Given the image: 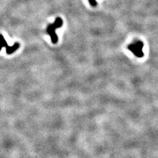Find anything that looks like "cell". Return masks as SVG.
Here are the masks:
<instances>
[{
	"instance_id": "4",
	"label": "cell",
	"mask_w": 158,
	"mask_h": 158,
	"mask_svg": "<svg viewBox=\"0 0 158 158\" xmlns=\"http://www.w3.org/2000/svg\"><path fill=\"white\" fill-rule=\"evenodd\" d=\"M8 46L7 42L4 39V36L2 35H0V51H1L3 47L6 48Z\"/></svg>"
},
{
	"instance_id": "2",
	"label": "cell",
	"mask_w": 158,
	"mask_h": 158,
	"mask_svg": "<svg viewBox=\"0 0 158 158\" xmlns=\"http://www.w3.org/2000/svg\"><path fill=\"white\" fill-rule=\"evenodd\" d=\"M143 45L140 42H136L128 46V49L131 51L135 55L138 57H141L142 55Z\"/></svg>"
},
{
	"instance_id": "3",
	"label": "cell",
	"mask_w": 158,
	"mask_h": 158,
	"mask_svg": "<svg viewBox=\"0 0 158 158\" xmlns=\"http://www.w3.org/2000/svg\"><path fill=\"white\" fill-rule=\"evenodd\" d=\"M19 43H15L14 44V45L12 46H8L6 48V53H8V54H9V55H10V54H12V53H13L14 52H15V51H17V49L19 48Z\"/></svg>"
},
{
	"instance_id": "1",
	"label": "cell",
	"mask_w": 158,
	"mask_h": 158,
	"mask_svg": "<svg viewBox=\"0 0 158 158\" xmlns=\"http://www.w3.org/2000/svg\"><path fill=\"white\" fill-rule=\"evenodd\" d=\"M63 20L61 18L57 17L56 18L54 23L50 24L48 26L46 29V32L48 35H50L51 41L53 44H55L58 42V36L56 34V29L62 27L63 26Z\"/></svg>"
},
{
	"instance_id": "5",
	"label": "cell",
	"mask_w": 158,
	"mask_h": 158,
	"mask_svg": "<svg viewBox=\"0 0 158 158\" xmlns=\"http://www.w3.org/2000/svg\"><path fill=\"white\" fill-rule=\"evenodd\" d=\"M89 3L91 6L93 7H95L97 5V3L96 0H89Z\"/></svg>"
}]
</instances>
